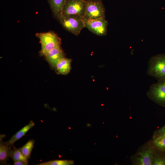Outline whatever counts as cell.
Returning a JSON list of instances; mask_svg holds the SVG:
<instances>
[{
    "instance_id": "6da1fadb",
    "label": "cell",
    "mask_w": 165,
    "mask_h": 165,
    "mask_svg": "<svg viewBox=\"0 0 165 165\" xmlns=\"http://www.w3.org/2000/svg\"><path fill=\"white\" fill-rule=\"evenodd\" d=\"M147 73L158 81L165 80V54L152 57L148 62Z\"/></svg>"
},
{
    "instance_id": "7a4b0ae2",
    "label": "cell",
    "mask_w": 165,
    "mask_h": 165,
    "mask_svg": "<svg viewBox=\"0 0 165 165\" xmlns=\"http://www.w3.org/2000/svg\"><path fill=\"white\" fill-rule=\"evenodd\" d=\"M63 26L68 31L77 35L85 28L84 18L77 15L61 14L57 16Z\"/></svg>"
},
{
    "instance_id": "3957f363",
    "label": "cell",
    "mask_w": 165,
    "mask_h": 165,
    "mask_svg": "<svg viewBox=\"0 0 165 165\" xmlns=\"http://www.w3.org/2000/svg\"><path fill=\"white\" fill-rule=\"evenodd\" d=\"M36 35L39 39L41 43V49L39 53L41 55L45 56L52 49L60 46L61 39L53 32L37 33Z\"/></svg>"
},
{
    "instance_id": "277c9868",
    "label": "cell",
    "mask_w": 165,
    "mask_h": 165,
    "mask_svg": "<svg viewBox=\"0 0 165 165\" xmlns=\"http://www.w3.org/2000/svg\"><path fill=\"white\" fill-rule=\"evenodd\" d=\"M105 9L101 0H86L84 14V20L105 18Z\"/></svg>"
},
{
    "instance_id": "5b68a950",
    "label": "cell",
    "mask_w": 165,
    "mask_h": 165,
    "mask_svg": "<svg viewBox=\"0 0 165 165\" xmlns=\"http://www.w3.org/2000/svg\"><path fill=\"white\" fill-rule=\"evenodd\" d=\"M147 96L156 103L165 107V80L158 81L151 85Z\"/></svg>"
},
{
    "instance_id": "8992f818",
    "label": "cell",
    "mask_w": 165,
    "mask_h": 165,
    "mask_svg": "<svg viewBox=\"0 0 165 165\" xmlns=\"http://www.w3.org/2000/svg\"><path fill=\"white\" fill-rule=\"evenodd\" d=\"M155 148L152 144L145 146L141 149L131 158L133 163L135 165H152Z\"/></svg>"
},
{
    "instance_id": "52a82bcc",
    "label": "cell",
    "mask_w": 165,
    "mask_h": 165,
    "mask_svg": "<svg viewBox=\"0 0 165 165\" xmlns=\"http://www.w3.org/2000/svg\"><path fill=\"white\" fill-rule=\"evenodd\" d=\"M86 0H67L61 14L76 15L83 18Z\"/></svg>"
},
{
    "instance_id": "ba28073f",
    "label": "cell",
    "mask_w": 165,
    "mask_h": 165,
    "mask_svg": "<svg viewBox=\"0 0 165 165\" xmlns=\"http://www.w3.org/2000/svg\"><path fill=\"white\" fill-rule=\"evenodd\" d=\"M85 28L99 36L106 35L108 22L105 18H100L85 20Z\"/></svg>"
},
{
    "instance_id": "9c48e42d",
    "label": "cell",
    "mask_w": 165,
    "mask_h": 165,
    "mask_svg": "<svg viewBox=\"0 0 165 165\" xmlns=\"http://www.w3.org/2000/svg\"><path fill=\"white\" fill-rule=\"evenodd\" d=\"M50 66L55 68L58 61L64 57V53L60 46L55 47L50 50L45 56Z\"/></svg>"
},
{
    "instance_id": "30bf717a",
    "label": "cell",
    "mask_w": 165,
    "mask_h": 165,
    "mask_svg": "<svg viewBox=\"0 0 165 165\" xmlns=\"http://www.w3.org/2000/svg\"><path fill=\"white\" fill-rule=\"evenodd\" d=\"M4 135H0V162L1 164H7L6 162L10 157L13 152L11 149L12 146L6 145L2 140Z\"/></svg>"
},
{
    "instance_id": "8fae6325",
    "label": "cell",
    "mask_w": 165,
    "mask_h": 165,
    "mask_svg": "<svg viewBox=\"0 0 165 165\" xmlns=\"http://www.w3.org/2000/svg\"><path fill=\"white\" fill-rule=\"evenodd\" d=\"M35 125V123L32 121H30L28 124L25 126L14 135L7 141L4 142L7 145L13 146L14 143L21 138L24 136L27 132Z\"/></svg>"
},
{
    "instance_id": "7c38bea8",
    "label": "cell",
    "mask_w": 165,
    "mask_h": 165,
    "mask_svg": "<svg viewBox=\"0 0 165 165\" xmlns=\"http://www.w3.org/2000/svg\"><path fill=\"white\" fill-rule=\"evenodd\" d=\"M72 60L64 57L57 62L56 69L58 74L66 75L70 72Z\"/></svg>"
},
{
    "instance_id": "4fadbf2b",
    "label": "cell",
    "mask_w": 165,
    "mask_h": 165,
    "mask_svg": "<svg viewBox=\"0 0 165 165\" xmlns=\"http://www.w3.org/2000/svg\"><path fill=\"white\" fill-rule=\"evenodd\" d=\"M67 0H49V3L54 14L57 16L62 14Z\"/></svg>"
},
{
    "instance_id": "5bb4252c",
    "label": "cell",
    "mask_w": 165,
    "mask_h": 165,
    "mask_svg": "<svg viewBox=\"0 0 165 165\" xmlns=\"http://www.w3.org/2000/svg\"><path fill=\"white\" fill-rule=\"evenodd\" d=\"M151 143L155 148L165 152V133L153 137Z\"/></svg>"
},
{
    "instance_id": "9a60e30c",
    "label": "cell",
    "mask_w": 165,
    "mask_h": 165,
    "mask_svg": "<svg viewBox=\"0 0 165 165\" xmlns=\"http://www.w3.org/2000/svg\"><path fill=\"white\" fill-rule=\"evenodd\" d=\"M152 165H165V152L155 148Z\"/></svg>"
},
{
    "instance_id": "2e32d148",
    "label": "cell",
    "mask_w": 165,
    "mask_h": 165,
    "mask_svg": "<svg viewBox=\"0 0 165 165\" xmlns=\"http://www.w3.org/2000/svg\"><path fill=\"white\" fill-rule=\"evenodd\" d=\"M35 143V140L29 139L25 145L19 148L20 152L28 159L31 158L30 155Z\"/></svg>"
},
{
    "instance_id": "e0dca14e",
    "label": "cell",
    "mask_w": 165,
    "mask_h": 165,
    "mask_svg": "<svg viewBox=\"0 0 165 165\" xmlns=\"http://www.w3.org/2000/svg\"><path fill=\"white\" fill-rule=\"evenodd\" d=\"M74 164L73 160H55L43 163L37 165H72Z\"/></svg>"
},
{
    "instance_id": "ac0fdd59",
    "label": "cell",
    "mask_w": 165,
    "mask_h": 165,
    "mask_svg": "<svg viewBox=\"0 0 165 165\" xmlns=\"http://www.w3.org/2000/svg\"><path fill=\"white\" fill-rule=\"evenodd\" d=\"M13 149L10 158L14 162L19 161H28V159L24 156L20 152L19 149H17L13 146Z\"/></svg>"
},
{
    "instance_id": "d6986e66",
    "label": "cell",
    "mask_w": 165,
    "mask_h": 165,
    "mask_svg": "<svg viewBox=\"0 0 165 165\" xmlns=\"http://www.w3.org/2000/svg\"><path fill=\"white\" fill-rule=\"evenodd\" d=\"M165 133V125L159 129L156 130L154 132L153 137Z\"/></svg>"
},
{
    "instance_id": "ffe728a7",
    "label": "cell",
    "mask_w": 165,
    "mask_h": 165,
    "mask_svg": "<svg viewBox=\"0 0 165 165\" xmlns=\"http://www.w3.org/2000/svg\"><path fill=\"white\" fill-rule=\"evenodd\" d=\"M28 161H19L14 162V165H27L28 164Z\"/></svg>"
}]
</instances>
